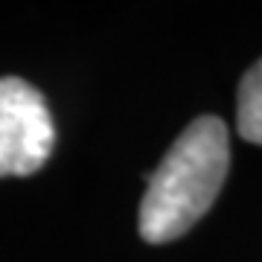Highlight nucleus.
Here are the masks:
<instances>
[{
	"label": "nucleus",
	"mask_w": 262,
	"mask_h": 262,
	"mask_svg": "<svg viewBox=\"0 0 262 262\" xmlns=\"http://www.w3.org/2000/svg\"><path fill=\"white\" fill-rule=\"evenodd\" d=\"M227 166V125L219 117L192 120L149 175L140 201V236L151 245L184 236L213 207Z\"/></svg>",
	"instance_id": "1"
},
{
	"label": "nucleus",
	"mask_w": 262,
	"mask_h": 262,
	"mask_svg": "<svg viewBox=\"0 0 262 262\" xmlns=\"http://www.w3.org/2000/svg\"><path fill=\"white\" fill-rule=\"evenodd\" d=\"M56 146L47 99L18 76L0 79V178L32 175Z\"/></svg>",
	"instance_id": "2"
},
{
	"label": "nucleus",
	"mask_w": 262,
	"mask_h": 262,
	"mask_svg": "<svg viewBox=\"0 0 262 262\" xmlns=\"http://www.w3.org/2000/svg\"><path fill=\"white\" fill-rule=\"evenodd\" d=\"M236 125L248 143L262 146V58L242 76L236 94Z\"/></svg>",
	"instance_id": "3"
}]
</instances>
